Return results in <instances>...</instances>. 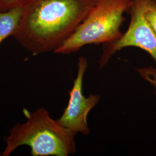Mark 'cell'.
<instances>
[{"label": "cell", "instance_id": "3957f363", "mask_svg": "<svg viewBox=\"0 0 156 156\" xmlns=\"http://www.w3.org/2000/svg\"><path fill=\"white\" fill-rule=\"evenodd\" d=\"M131 3V0H95L83 21L54 52L70 54L86 45L107 44L120 38L124 14Z\"/></svg>", "mask_w": 156, "mask_h": 156}, {"label": "cell", "instance_id": "7a4b0ae2", "mask_svg": "<svg viewBox=\"0 0 156 156\" xmlns=\"http://www.w3.org/2000/svg\"><path fill=\"white\" fill-rule=\"evenodd\" d=\"M26 122L17 123L5 138L2 156H8L18 147L27 145L33 156H67L76 152V133L63 127L44 108L31 112L23 109Z\"/></svg>", "mask_w": 156, "mask_h": 156}, {"label": "cell", "instance_id": "ba28073f", "mask_svg": "<svg viewBox=\"0 0 156 156\" xmlns=\"http://www.w3.org/2000/svg\"><path fill=\"white\" fill-rule=\"evenodd\" d=\"M33 0H0V11H9L17 7L24 8Z\"/></svg>", "mask_w": 156, "mask_h": 156}, {"label": "cell", "instance_id": "52a82bcc", "mask_svg": "<svg viewBox=\"0 0 156 156\" xmlns=\"http://www.w3.org/2000/svg\"><path fill=\"white\" fill-rule=\"evenodd\" d=\"M146 18L156 36V0H150L146 9Z\"/></svg>", "mask_w": 156, "mask_h": 156}, {"label": "cell", "instance_id": "8992f818", "mask_svg": "<svg viewBox=\"0 0 156 156\" xmlns=\"http://www.w3.org/2000/svg\"><path fill=\"white\" fill-rule=\"evenodd\" d=\"M23 8L17 7L6 11H0V44L12 36L20 20Z\"/></svg>", "mask_w": 156, "mask_h": 156}, {"label": "cell", "instance_id": "277c9868", "mask_svg": "<svg viewBox=\"0 0 156 156\" xmlns=\"http://www.w3.org/2000/svg\"><path fill=\"white\" fill-rule=\"evenodd\" d=\"M150 0H131L128 13L131 21L128 29L120 38L105 45L99 64L104 67L112 56L127 47H136L147 52L156 63V36L146 18V9Z\"/></svg>", "mask_w": 156, "mask_h": 156}, {"label": "cell", "instance_id": "9c48e42d", "mask_svg": "<svg viewBox=\"0 0 156 156\" xmlns=\"http://www.w3.org/2000/svg\"><path fill=\"white\" fill-rule=\"evenodd\" d=\"M142 76L146 80H149L156 89V73L153 70L147 69L143 73Z\"/></svg>", "mask_w": 156, "mask_h": 156}, {"label": "cell", "instance_id": "5b68a950", "mask_svg": "<svg viewBox=\"0 0 156 156\" xmlns=\"http://www.w3.org/2000/svg\"><path fill=\"white\" fill-rule=\"evenodd\" d=\"M87 66V58L84 57H80L77 76L69 92L68 105L58 120V122L65 128L76 134L80 133L84 135L89 134L87 120L88 114L100 100L98 95L90 94L86 97L83 94V80Z\"/></svg>", "mask_w": 156, "mask_h": 156}, {"label": "cell", "instance_id": "6da1fadb", "mask_svg": "<svg viewBox=\"0 0 156 156\" xmlns=\"http://www.w3.org/2000/svg\"><path fill=\"white\" fill-rule=\"evenodd\" d=\"M95 0H33L12 36L37 55L58 48L83 21Z\"/></svg>", "mask_w": 156, "mask_h": 156}]
</instances>
